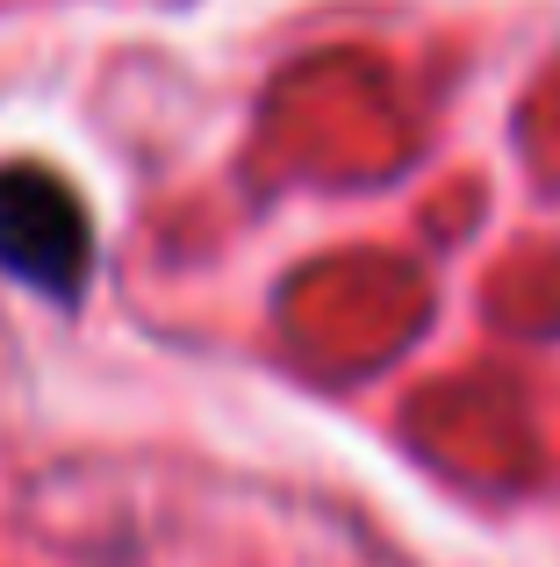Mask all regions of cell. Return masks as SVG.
<instances>
[{
  "instance_id": "cell-1",
  "label": "cell",
  "mask_w": 560,
  "mask_h": 567,
  "mask_svg": "<svg viewBox=\"0 0 560 567\" xmlns=\"http://www.w3.org/2000/svg\"><path fill=\"white\" fill-rule=\"evenodd\" d=\"M0 266L43 295H80L86 266H94V230H86L80 194L58 173L43 166L0 173Z\"/></svg>"
}]
</instances>
